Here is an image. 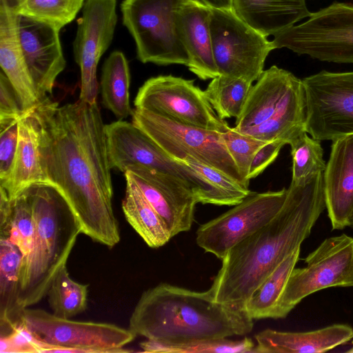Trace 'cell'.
<instances>
[{
    "label": "cell",
    "instance_id": "e0dca14e",
    "mask_svg": "<svg viewBox=\"0 0 353 353\" xmlns=\"http://www.w3.org/2000/svg\"><path fill=\"white\" fill-rule=\"evenodd\" d=\"M125 172L163 219L172 238L191 229L197 201L188 183L173 175L141 165H130Z\"/></svg>",
    "mask_w": 353,
    "mask_h": 353
},
{
    "label": "cell",
    "instance_id": "277c9868",
    "mask_svg": "<svg viewBox=\"0 0 353 353\" xmlns=\"http://www.w3.org/2000/svg\"><path fill=\"white\" fill-rule=\"evenodd\" d=\"M26 188L32 197L35 229L31 252L20 269L19 304L23 309L47 295L82 234L72 208L56 185L38 182Z\"/></svg>",
    "mask_w": 353,
    "mask_h": 353
},
{
    "label": "cell",
    "instance_id": "44dd1931",
    "mask_svg": "<svg viewBox=\"0 0 353 353\" xmlns=\"http://www.w3.org/2000/svg\"><path fill=\"white\" fill-rule=\"evenodd\" d=\"M0 65L25 112L41 103L21 49L17 14L5 0H0Z\"/></svg>",
    "mask_w": 353,
    "mask_h": 353
},
{
    "label": "cell",
    "instance_id": "2e32d148",
    "mask_svg": "<svg viewBox=\"0 0 353 353\" xmlns=\"http://www.w3.org/2000/svg\"><path fill=\"white\" fill-rule=\"evenodd\" d=\"M117 0H85L73 42L74 60L81 71L79 100L97 103V68L111 45L117 23Z\"/></svg>",
    "mask_w": 353,
    "mask_h": 353
},
{
    "label": "cell",
    "instance_id": "6da1fadb",
    "mask_svg": "<svg viewBox=\"0 0 353 353\" xmlns=\"http://www.w3.org/2000/svg\"><path fill=\"white\" fill-rule=\"evenodd\" d=\"M41 155L47 179L63 194L82 234L110 248L121 239L112 208L113 189L105 124L97 103L79 99L61 106L43 100Z\"/></svg>",
    "mask_w": 353,
    "mask_h": 353
},
{
    "label": "cell",
    "instance_id": "cb8c5ba5",
    "mask_svg": "<svg viewBox=\"0 0 353 353\" xmlns=\"http://www.w3.org/2000/svg\"><path fill=\"white\" fill-rule=\"evenodd\" d=\"M231 10L267 37L295 25L311 13L305 0H232Z\"/></svg>",
    "mask_w": 353,
    "mask_h": 353
},
{
    "label": "cell",
    "instance_id": "5bb4252c",
    "mask_svg": "<svg viewBox=\"0 0 353 353\" xmlns=\"http://www.w3.org/2000/svg\"><path fill=\"white\" fill-rule=\"evenodd\" d=\"M307 99L306 132L319 141L353 134V71L322 70L302 79Z\"/></svg>",
    "mask_w": 353,
    "mask_h": 353
},
{
    "label": "cell",
    "instance_id": "9a60e30c",
    "mask_svg": "<svg viewBox=\"0 0 353 353\" xmlns=\"http://www.w3.org/2000/svg\"><path fill=\"white\" fill-rule=\"evenodd\" d=\"M288 189L252 192L234 208L201 225L196 233L197 245L222 260L239 242L270 222L282 208Z\"/></svg>",
    "mask_w": 353,
    "mask_h": 353
},
{
    "label": "cell",
    "instance_id": "484cf974",
    "mask_svg": "<svg viewBox=\"0 0 353 353\" xmlns=\"http://www.w3.org/2000/svg\"><path fill=\"white\" fill-rule=\"evenodd\" d=\"M20 250L8 239H0V331L8 333L21 321L19 304L20 269L23 261Z\"/></svg>",
    "mask_w": 353,
    "mask_h": 353
},
{
    "label": "cell",
    "instance_id": "f1b7e54d",
    "mask_svg": "<svg viewBox=\"0 0 353 353\" xmlns=\"http://www.w3.org/2000/svg\"><path fill=\"white\" fill-rule=\"evenodd\" d=\"M300 248L289 254L254 290L245 309L254 319L272 318L292 270L299 259Z\"/></svg>",
    "mask_w": 353,
    "mask_h": 353
},
{
    "label": "cell",
    "instance_id": "60d3db41",
    "mask_svg": "<svg viewBox=\"0 0 353 353\" xmlns=\"http://www.w3.org/2000/svg\"><path fill=\"white\" fill-rule=\"evenodd\" d=\"M210 8L231 10L232 0H196Z\"/></svg>",
    "mask_w": 353,
    "mask_h": 353
},
{
    "label": "cell",
    "instance_id": "ab89813d",
    "mask_svg": "<svg viewBox=\"0 0 353 353\" xmlns=\"http://www.w3.org/2000/svg\"><path fill=\"white\" fill-rule=\"evenodd\" d=\"M285 145L282 141H274L262 146L253 158L248 176V181L262 173L276 159Z\"/></svg>",
    "mask_w": 353,
    "mask_h": 353
},
{
    "label": "cell",
    "instance_id": "4fadbf2b",
    "mask_svg": "<svg viewBox=\"0 0 353 353\" xmlns=\"http://www.w3.org/2000/svg\"><path fill=\"white\" fill-rule=\"evenodd\" d=\"M134 104L183 124L219 132L230 128L194 80L171 74L151 77L139 89Z\"/></svg>",
    "mask_w": 353,
    "mask_h": 353
},
{
    "label": "cell",
    "instance_id": "d6a6232c",
    "mask_svg": "<svg viewBox=\"0 0 353 353\" xmlns=\"http://www.w3.org/2000/svg\"><path fill=\"white\" fill-rule=\"evenodd\" d=\"M139 346L140 352L148 353H252L254 343L248 337L236 341L223 338L172 343L146 339Z\"/></svg>",
    "mask_w": 353,
    "mask_h": 353
},
{
    "label": "cell",
    "instance_id": "b9f144b4",
    "mask_svg": "<svg viewBox=\"0 0 353 353\" xmlns=\"http://www.w3.org/2000/svg\"><path fill=\"white\" fill-rule=\"evenodd\" d=\"M348 227L353 228V211H352L351 216L350 217V219H349Z\"/></svg>",
    "mask_w": 353,
    "mask_h": 353
},
{
    "label": "cell",
    "instance_id": "74e56055",
    "mask_svg": "<svg viewBox=\"0 0 353 353\" xmlns=\"http://www.w3.org/2000/svg\"><path fill=\"white\" fill-rule=\"evenodd\" d=\"M19 119L0 121V185L9 179L18 144Z\"/></svg>",
    "mask_w": 353,
    "mask_h": 353
},
{
    "label": "cell",
    "instance_id": "4dcf8cb0",
    "mask_svg": "<svg viewBox=\"0 0 353 353\" xmlns=\"http://www.w3.org/2000/svg\"><path fill=\"white\" fill-rule=\"evenodd\" d=\"M88 294V285L72 279L65 265L53 279L46 296L53 314L71 319L86 310Z\"/></svg>",
    "mask_w": 353,
    "mask_h": 353
},
{
    "label": "cell",
    "instance_id": "7a4b0ae2",
    "mask_svg": "<svg viewBox=\"0 0 353 353\" xmlns=\"http://www.w3.org/2000/svg\"><path fill=\"white\" fill-rule=\"evenodd\" d=\"M325 208L323 173L291 183L276 216L223 257L210 290L216 301L244 308L254 290L301 248Z\"/></svg>",
    "mask_w": 353,
    "mask_h": 353
},
{
    "label": "cell",
    "instance_id": "8d00e7d4",
    "mask_svg": "<svg viewBox=\"0 0 353 353\" xmlns=\"http://www.w3.org/2000/svg\"><path fill=\"white\" fill-rule=\"evenodd\" d=\"M52 347L38 339L22 321L0 334L1 353H51Z\"/></svg>",
    "mask_w": 353,
    "mask_h": 353
},
{
    "label": "cell",
    "instance_id": "603a6c76",
    "mask_svg": "<svg viewBox=\"0 0 353 353\" xmlns=\"http://www.w3.org/2000/svg\"><path fill=\"white\" fill-rule=\"evenodd\" d=\"M36 108L26 112L19 119L13 170L8 181L0 185L10 200L33 183L48 182L42 166L41 125Z\"/></svg>",
    "mask_w": 353,
    "mask_h": 353
},
{
    "label": "cell",
    "instance_id": "ac0fdd59",
    "mask_svg": "<svg viewBox=\"0 0 353 353\" xmlns=\"http://www.w3.org/2000/svg\"><path fill=\"white\" fill-rule=\"evenodd\" d=\"M23 54L41 102L52 94L56 79L66 61L60 41V30L52 26L17 14Z\"/></svg>",
    "mask_w": 353,
    "mask_h": 353
},
{
    "label": "cell",
    "instance_id": "ffe728a7",
    "mask_svg": "<svg viewBox=\"0 0 353 353\" xmlns=\"http://www.w3.org/2000/svg\"><path fill=\"white\" fill-rule=\"evenodd\" d=\"M210 8L196 0H188L177 10L176 25L188 57L187 67L202 80L219 76L210 32Z\"/></svg>",
    "mask_w": 353,
    "mask_h": 353
},
{
    "label": "cell",
    "instance_id": "7402d4cb",
    "mask_svg": "<svg viewBox=\"0 0 353 353\" xmlns=\"http://www.w3.org/2000/svg\"><path fill=\"white\" fill-rule=\"evenodd\" d=\"M256 345L252 353H320L347 343L353 339V328L334 324L301 332L265 329L254 336Z\"/></svg>",
    "mask_w": 353,
    "mask_h": 353
},
{
    "label": "cell",
    "instance_id": "7bdbcfd3",
    "mask_svg": "<svg viewBox=\"0 0 353 353\" xmlns=\"http://www.w3.org/2000/svg\"><path fill=\"white\" fill-rule=\"evenodd\" d=\"M346 352H350V353H353V347L350 350H347Z\"/></svg>",
    "mask_w": 353,
    "mask_h": 353
},
{
    "label": "cell",
    "instance_id": "1f68e13d",
    "mask_svg": "<svg viewBox=\"0 0 353 353\" xmlns=\"http://www.w3.org/2000/svg\"><path fill=\"white\" fill-rule=\"evenodd\" d=\"M18 15L48 23L61 30L72 21L85 0H5Z\"/></svg>",
    "mask_w": 353,
    "mask_h": 353
},
{
    "label": "cell",
    "instance_id": "9c48e42d",
    "mask_svg": "<svg viewBox=\"0 0 353 353\" xmlns=\"http://www.w3.org/2000/svg\"><path fill=\"white\" fill-rule=\"evenodd\" d=\"M21 321L38 339L52 347L51 353H124L137 336L129 328L108 323L77 321L42 309L25 308Z\"/></svg>",
    "mask_w": 353,
    "mask_h": 353
},
{
    "label": "cell",
    "instance_id": "836d02e7",
    "mask_svg": "<svg viewBox=\"0 0 353 353\" xmlns=\"http://www.w3.org/2000/svg\"><path fill=\"white\" fill-rule=\"evenodd\" d=\"M176 161L188 165L204 179L213 192L216 205L234 206L251 192L248 188L194 159L188 157Z\"/></svg>",
    "mask_w": 353,
    "mask_h": 353
},
{
    "label": "cell",
    "instance_id": "d4e9b609",
    "mask_svg": "<svg viewBox=\"0 0 353 353\" xmlns=\"http://www.w3.org/2000/svg\"><path fill=\"white\" fill-rule=\"evenodd\" d=\"M124 176L126 188L122 209L127 221L149 247L164 245L172 238L167 225L130 175L125 172Z\"/></svg>",
    "mask_w": 353,
    "mask_h": 353
},
{
    "label": "cell",
    "instance_id": "d590c367",
    "mask_svg": "<svg viewBox=\"0 0 353 353\" xmlns=\"http://www.w3.org/2000/svg\"><path fill=\"white\" fill-rule=\"evenodd\" d=\"M224 144L234 161L238 171L249 185L248 179L250 168L258 150L268 142L237 131L234 128L221 134Z\"/></svg>",
    "mask_w": 353,
    "mask_h": 353
},
{
    "label": "cell",
    "instance_id": "8fae6325",
    "mask_svg": "<svg viewBox=\"0 0 353 353\" xmlns=\"http://www.w3.org/2000/svg\"><path fill=\"white\" fill-rule=\"evenodd\" d=\"M107 148L112 168L123 173L128 166L141 165L173 175L188 183L197 203L214 204L213 192L196 172L164 152L143 130L121 119L105 125Z\"/></svg>",
    "mask_w": 353,
    "mask_h": 353
},
{
    "label": "cell",
    "instance_id": "3957f363",
    "mask_svg": "<svg viewBox=\"0 0 353 353\" xmlns=\"http://www.w3.org/2000/svg\"><path fill=\"white\" fill-rule=\"evenodd\" d=\"M245 309L216 301L209 289L194 291L161 283L143 292L129 329L161 343L244 336L253 329Z\"/></svg>",
    "mask_w": 353,
    "mask_h": 353
},
{
    "label": "cell",
    "instance_id": "30bf717a",
    "mask_svg": "<svg viewBox=\"0 0 353 353\" xmlns=\"http://www.w3.org/2000/svg\"><path fill=\"white\" fill-rule=\"evenodd\" d=\"M294 268L278 301L272 319H282L306 296L335 287H353V237L345 234L325 239Z\"/></svg>",
    "mask_w": 353,
    "mask_h": 353
},
{
    "label": "cell",
    "instance_id": "d6986e66",
    "mask_svg": "<svg viewBox=\"0 0 353 353\" xmlns=\"http://www.w3.org/2000/svg\"><path fill=\"white\" fill-rule=\"evenodd\" d=\"M323 178L325 208L332 229L348 227L353 211V134L332 141Z\"/></svg>",
    "mask_w": 353,
    "mask_h": 353
},
{
    "label": "cell",
    "instance_id": "e575fe53",
    "mask_svg": "<svg viewBox=\"0 0 353 353\" xmlns=\"http://www.w3.org/2000/svg\"><path fill=\"white\" fill-rule=\"evenodd\" d=\"M292 159V183L319 173H323L326 163L321 141L305 132L290 145Z\"/></svg>",
    "mask_w": 353,
    "mask_h": 353
},
{
    "label": "cell",
    "instance_id": "8992f818",
    "mask_svg": "<svg viewBox=\"0 0 353 353\" xmlns=\"http://www.w3.org/2000/svg\"><path fill=\"white\" fill-rule=\"evenodd\" d=\"M274 35V50L286 48L321 61L353 63V3L334 2Z\"/></svg>",
    "mask_w": 353,
    "mask_h": 353
},
{
    "label": "cell",
    "instance_id": "7c38bea8",
    "mask_svg": "<svg viewBox=\"0 0 353 353\" xmlns=\"http://www.w3.org/2000/svg\"><path fill=\"white\" fill-rule=\"evenodd\" d=\"M210 25L219 74L252 83L256 81L263 72L268 55L274 50L272 41L231 10L210 8Z\"/></svg>",
    "mask_w": 353,
    "mask_h": 353
},
{
    "label": "cell",
    "instance_id": "f35d334b",
    "mask_svg": "<svg viewBox=\"0 0 353 353\" xmlns=\"http://www.w3.org/2000/svg\"><path fill=\"white\" fill-rule=\"evenodd\" d=\"M21 100L10 81L0 74V121L20 119L25 113Z\"/></svg>",
    "mask_w": 353,
    "mask_h": 353
},
{
    "label": "cell",
    "instance_id": "83f0119b",
    "mask_svg": "<svg viewBox=\"0 0 353 353\" xmlns=\"http://www.w3.org/2000/svg\"><path fill=\"white\" fill-rule=\"evenodd\" d=\"M128 62L121 51H113L102 68L101 92L103 105L120 119L132 115Z\"/></svg>",
    "mask_w": 353,
    "mask_h": 353
},
{
    "label": "cell",
    "instance_id": "52a82bcc",
    "mask_svg": "<svg viewBox=\"0 0 353 353\" xmlns=\"http://www.w3.org/2000/svg\"><path fill=\"white\" fill-rule=\"evenodd\" d=\"M187 1H123V23L135 41L141 62L188 65V57L176 25V11Z\"/></svg>",
    "mask_w": 353,
    "mask_h": 353
},
{
    "label": "cell",
    "instance_id": "5b68a950",
    "mask_svg": "<svg viewBox=\"0 0 353 353\" xmlns=\"http://www.w3.org/2000/svg\"><path fill=\"white\" fill-rule=\"evenodd\" d=\"M307 99L302 79L272 65L252 85L234 128L270 142L290 145L306 132Z\"/></svg>",
    "mask_w": 353,
    "mask_h": 353
},
{
    "label": "cell",
    "instance_id": "4316f807",
    "mask_svg": "<svg viewBox=\"0 0 353 353\" xmlns=\"http://www.w3.org/2000/svg\"><path fill=\"white\" fill-rule=\"evenodd\" d=\"M34 229L32 201L28 188L10 202L0 203V239L14 244L23 259L31 252Z\"/></svg>",
    "mask_w": 353,
    "mask_h": 353
},
{
    "label": "cell",
    "instance_id": "ba28073f",
    "mask_svg": "<svg viewBox=\"0 0 353 353\" xmlns=\"http://www.w3.org/2000/svg\"><path fill=\"white\" fill-rule=\"evenodd\" d=\"M131 116L132 123L172 159H194L248 188L224 144L222 132L179 123L138 108Z\"/></svg>",
    "mask_w": 353,
    "mask_h": 353
},
{
    "label": "cell",
    "instance_id": "f546056e",
    "mask_svg": "<svg viewBox=\"0 0 353 353\" xmlns=\"http://www.w3.org/2000/svg\"><path fill=\"white\" fill-rule=\"evenodd\" d=\"M252 83L240 78L219 75L210 81L204 92L221 119H236L244 107Z\"/></svg>",
    "mask_w": 353,
    "mask_h": 353
}]
</instances>
